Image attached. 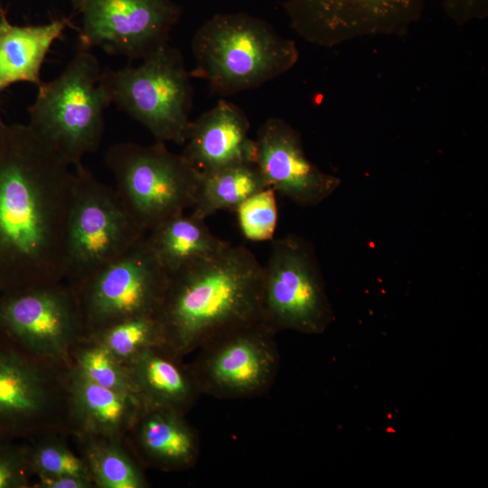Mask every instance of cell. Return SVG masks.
<instances>
[{
  "mask_svg": "<svg viewBox=\"0 0 488 488\" xmlns=\"http://www.w3.org/2000/svg\"><path fill=\"white\" fill-rule=\"evenodd\" d=\"M267 187L253 162L237 163L201 173L192 214L205 221L219 211L235 210L247 198Z\"/></svg>",
  "mask_w": 488,
  "mask_h": 488,
  "instance_id": "cell-22",
  "label": "cell"
},
{
  "mask_svg": "<svg viewBox=\"0 0 488 488\" xmlns=\"http://www.w3.org/2000/svg\"><path fill=\"white\" fill-rule=\"evenodd\" d=\"M184 417L171 409L141 408L130 431L138 451L149 464L165 471L194 465L200 442Z\"/></svg>",
  "mask_w": 488,
  "mask_h": 488,
  "instance_id": "cell-19",
  "label": "cell"
},
{
  "mask_svg": "<svg viewBox=\"0 0 488 488\" xmlns=\"http://www.w3.org/2000/svg\"><path fill=\"white\" fill-rule=\"evenodd\" d=\"M26 124L0 130V294L63 281L73 170Z\"/></svg>",
  "mask_w": 488,
  "mask_h": 488,
  "instance_id": "cell-1",
  "label": "cell"
},
{
  "mask_svg": "<svg viewBox=\"0 0 488 488\" xmlns=\"http://www.w3.org/2000/svg\"><path fill=\"white\" fill-rule=\"evenodd\" d=\"M261 317L273 331L318 334L334 318L313 246L290 234L272 242L262 266Z\"/></svg>",
  "mask_w": 488,
  "mask_h": 488,
  "instance_id": "cell-8",
  "label": "cell"
},
{
  "mask_svg": "<svg viewBox=\"0 0 488 488\" xmlns=\"http://www.w3.org/2000/svg\"><path fill=\"white\" fill-rule=\"evenodd\" d=\"M0 333L37 359L70 367L85 338L75 289L60 281L0 294Z\"/></svg>",
  "mask_w": 488,
  "mask_h": 488,
  "instance_id": "cell-10",
  "label": "cell"
},
{
  "mask_svg": "<svg viewBox=\"0 0 488 488\" xmlns=\"http://www.w3.org/2000/svg\"><path fill=\"white\" fill-rule=\"evenodd\" d=\"M136 67L106 69L99 81L110 103L159 142L183 145L192 107L191 74L181 51L168 43Z\"/></svg>",
  "mask_w": 488,
  "mask_h": 488,
  "instance_id": "cell-5",
  "label": "cell"
},
{
  "mask_svg": "<svg viewBox=\"0 0 488 488\" xmlns=\"http://www.w3.org/2000/svg\"><path fill=\"white\" fill-rule=\"evenodd\" d=\"M242 235L249 240L273 239L277 224L276 192L267 187L242 202L235 210Z\"/></svg>",
  "mask_w": 488,
  "mask_h": 488,
  "instance_id": "cell-27",
  "label": "cell"
},
{
  "mask_svg": "<svg viewBox=\"0 0 488 488\" xmlns=\"http://www.w3.org/2000/svg\"><path fill=\"white\" fill-rule=\"evenodd\" d=\"M427 0H286L290 27L325 48L368 37L404 36L422 17Z\"/></svg>",
  "mask_w": 488,
  "mask_h": 488,
  "instance_id": "cell-13",
  "label": "cell"
},
{
  "mask_svg": "<svg viewBox=\"0 0 488 488\" xmlns=\"http://www.w3.org/2000/svg\"><path fill=\"white\" fill-rule=\"evenodd\" d=\"M28 455L32 472L37 477L70 474L90 478L83 458L58 438L36 440L28 445Z\"/></svg>",
  "mask_w": 488,
  "mask_h": 488,
  "instance_id": "cell-26",
  "label": "cell"
},
{
  "mask_svg": "<svg viewBox=\"0 0 488 488\" xmlns=\"http://www.w3.org/2000/svg\"><path fill=\"white\" fill-rule=\"evenodd\" d=\"M101 71L97 57L80 49L58 77L38 87L28 108L27 125L71 167L102 141L110 102L99 81Z\"/></svg>",
  "mask_w": 488,
  "mask_h": 488,
  "instance_id": "cell-4",
  "label": "cell"
},
{
  "mask_svg": "<svg viewBox=\"0 0 488 488\" xmlns=\"http://www.w3.org/2000/svg\"><path fill=\"white\" fill-rule=\"evenodd\" d=\"M141 408L135 395L102 387L70 366L67 376L68 419L81 437L120 441L130 431Z\"/></svg>",
  "mask_w": 488,
  "mask_h": 488,
  "instance_id": "cell-17",
  "label": "cell"
},
{
  "mask_svg": "<svg viewBox=\"0 0 488 488\" xmlns=\"http://www.w3.org/2000/svg\"><path fill=\"white\" fill-rule=\"evenodd\" d=\"M261 281L256 256L231 244L170 274L156 314L164 348L182 359L230 330L262 321Z\"/></svg>",
  "mask_w": 488,
  "mask_h": 488,
  "instance_id": "cell-2",
  "label": "cell"
},
{
  "mask_svg": "<svg viewBox=\"0 0 488 488\" xmlns=\"http://www.w3.org/2000/svg\"><path fill=\"white\" fill-rule=\"evenodd\" d=\"M125 365L142 408L185 415L201 395L188 365L164 346L147 349Z\"/></svg>",
  "mask_w": 488,
  "mask_h": 488,
  "instance_id": "cell-18",
  "label": "cell"
},
{
  "mask_svg": "<svg viewBox=\"0 0 488 488\" xmlns=\"http://www.w3.org/2000/svg\"><path fill=\"white\" fill-rule=\"evenodd\" d=\"M255 142L256 164L267 186L296 204L316 206L339 187L340 178L308 159L301 134L283 118L267 119Z\"/></svg>",
  "mask_w": 488,
  "mask_h": 488,
  "instance_id": "cell-15",
  "label": "cell"
},
{
  "mask_svg": "<svg viewBox=\"0 0 488 488\" xmlns=\"http://www.w3.org/2000/svg\"><path fill=\"white\" fill-rule=\"evenodd\" d=\"M33 474L28 445L0 442V488L29 487Z\"/></svg>",
  "mask_w": 488,
  "mask_h": 488,
  "instance_id": "cell-28",
  "label": "cell"
},
{
  "mask_svg": "<svg viewBox=\"0 0 488 488\" xmlns=\"http://www.w3.org/2000/svg\"><path fill=\"white\" fill-rule=\"evenodd\" d=\"M71 25L70 19H53L37 25H15L0 8V93L18 82L37 88L42 63L53 42Z\"/></svg>",
  "mask_w": 488,
  "mask_h": 488,
  "instance_id": "cell-20",
  "label": "cell"
},
{
  "mask_svg": "<svg viewBox=\"0 0 488 488\" xmlns=\"http://www.w3.org/2000/svg\"><path fill=\"white\" fill-rule=\"evenodd\" d=\"M250 123L234 103L220 99L191 121L183 156L200 173L230 164L256 163V142L249 136Z\"/></svg>",
  "mask_w": 488,
  "mask_h": 488,
  "instance_id": "cell-16",
  "label": "cell"
},
{
  "mask_svg": "<svg viewBox=\"0 0 488 488\" xmlns=\"http://www.w3.org/2000/svg\"><path fill=\"white\" fill-rule=\"evenodd\" d=\"M2 123L3 121L0 119V130H1Z\"/></svg>",
  "mask_w": 488,
  "mask_h": 488,
  "instance_id": "cell-31",
  "label": "cell"
},
{
  "mask_svg": "<svg viewBox=\"0 0 488 488\" xmlns=\"http://www.w3.org/2000/svg\"><path fill=\"white\" fill-rule=\"evenodd\" d=\"M146 239L169 274L211 258L230 244L214 236L204 220L184 212L162 222L146 234Z\"/></svg>",
  "mask_w": 488,
  "mask_h": 488,
  "instance_id": "cell-21",
  "label": "cell"
},
{
  "mask_svg": "<svg viewBox=\"0 0 488 488\" xmlns=\"http://www.w3.org/2000/svg\"><path fill=\"white\" fill-rule=\"evenodd\" d=\"M441 3L446 16L459 26L488 16V0H441Z\"/></svg>",
  "mask_w": 488,
  "mask_h": 488,
  "instance_id": "cell-29",
  "label": "cell"
},
{
  "mask_svg": "<svg viewBox=\"0 0 488 488\" xmlns=\"http://www.w3.org/2000/svg\"><path fill=\"white\" fill-rule=\"evenodd\" d=\"M169 277L145 235L75 289L85 338L126 319L156 314Z\"/></svg>",
  "mask_w": 488,
  "mask_h": 488,
  "instance_id": "cell-11",
  "label": "cell"
},
{
  "mask_svg": "<svg viewBox=\"0 0 488 488\" xmlns=\"http://www.w3.org/2000/svg\"><path fill=\"white\" fill-rule=\"evenodd\" d=\"M81 17L80 49L144 59L168 43L182 10L172 0H70Z\"/></svg>",
  "mask_w": 488,
  "mask_h": 488,
  "instance_id": "cell-14",
  "label": "cell"
},
{
  "mask_svg": "<svg viewBox=\"0 0 488 488\" xmlns=\"http://www.w3.org/2000/svg\"><path fill=\"white\" fill-rule=\"evenodd\" d=\"M86 338L102 345L124 364L147 349L164 347V331L156 314L126 319Z\"/></svg>",
  "mask_w": 488,
  "mask_h": 488,
  "instance_id": "cell-24",
  "label": "cell"
},
{
  "mask_svg": "<svg viewBox=\"0 0 488 488\" xmlns=\"http://www.w3.org/2000/svg\"><path fill=\"white\" fill-rule=\"evenodd\" d=\"M116 192L139 228L147 234L194 204L201 173L164 142L151 145L120 142L106 152Z\"/></svg>",
  "mask_w": 488,
  "mask_h": 488,
  "instance_id": "cell-7",
  "label": "cell"
},
{
  "mask_svg": "<svg viewBox=\"0 0 488 488\" xmlns=\"http://www.w3.org/2000/svg\"><path fill=\"white\" fill-rule=\"evenodd\" d=\"M37 487L41 488H90L94 487L92 480L80 475H57L38 477Z\"/></svg>",
  "mask_w": 488,
  "mask_h": 488,
  "instance_id": "cell-30",
  "label": "cell"
},
{
  "mask_svg": "<svg viewBox=\"0 0 488 488\" xmlns=\"http://www.w3.org/2000/svg\"><path fill=\"white\" fill-rule=\"evenodd\" d=\"M191 48L195 63L191 77L204 80L221 96L260 87L289 71L299 58L294 41L266 20L242 12L206 20Z\"/></svg>",
  "mask_w": 488,
  "mask_h": 488,
  "instance_id": "cell-3",
  "label": "cell"
},
{
  "mask_svg": "<svg viewBox=\"0 0 488 488\" xmlns=\"http://www.w3.org/2000/svg\"><path fill=\"white\" fill-rule=\"evenodd\" d=\"M83 460L94 486L99 488H144L145 478L119 441L81 437Z\"/></svg>",
  "mask_w": 488,
  "mask_h": 488,
  "instance_id": "cell-23",
  "label": "cell"
},
{
  "mask_svg": "<svg viewBox=\"0 0 488 488\" xmlns=\"http://www.w3.org/2000/svg\"><path fill=\"white\" fill-rule=\"evenodd\" d=\"M276 332L263 321L230 330L202 346L188 367L201 394L245 399L265 393L279 365Z\"/></svg>",
  "mask_w": 488,
  "mask_h": 488,
  "instance_id": "cell-12",
  "label": "cell"
},
{
  "mask_svg": "<svg viewBox=\"0 0 488 488\" xmlns=\"http://www.w3.org/2000/svg\"><path fill=\"white\" fill-rule=\"evenodd\" d=\"M145 235L114 188L99 181L82 163L73 166L64 282L78 288Z\"/></svg>",
  "mask_w": 488,
  "mask_h": 488,
  "instance_id": "cell-6",
  "label": "cell"
},
{
  "mask_svg": "<svg viewBox=\"0 0 488 488\" xmlns=\"http://www.w3.org/2000/svg\"><path fill=\"white\" fill-rule=\"evenodd\" d=\"M0 333V442L33 439L61 427L67 376Z\"/></svg>",
  "mask_w": 488,
  "mask_h": 488,
  "instance_id": "cell-9",
  "label": "cell"
},
{
  "mask_svg": "<svg viewBox=\"0 0 488 488\" xmlns=\"http://www.w3.org/2000/svg\"><path fill=\"white\" fill-rule=\"evenodd\" d=\"M70 366L102 387L136 396L126 365L91 339L84 338L74 347Z\"/></svg>",
  "mask_w": 488,
  "mask_h": 488,
  "instance_id": "cell-25",
  "label": "cell"
}]
</instances>
